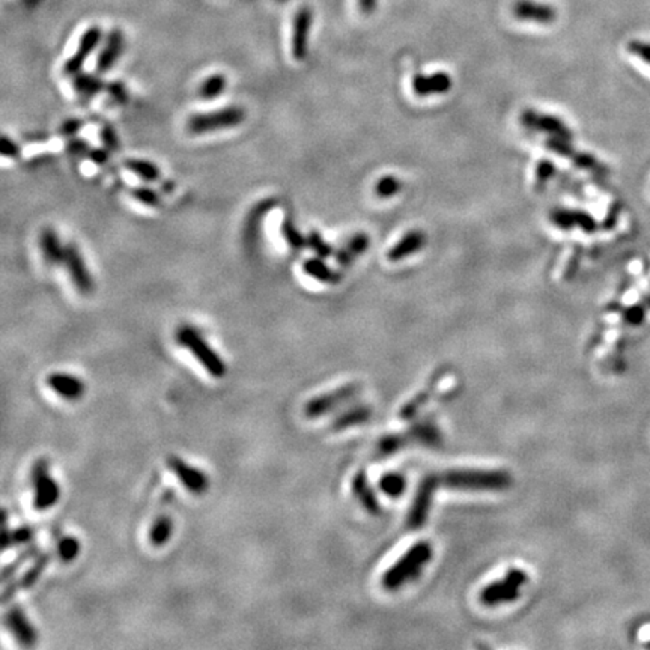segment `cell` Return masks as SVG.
Returning <instances> with one entry per match:
<instances>
[{
  "label": "cell",
  "instance_id": "cell-19",
  "mask_svg": "<svg viewBox=\"0 0 650 650\" xmlns=\"http://www.w3.org/2000/svg\"><path fill=\"white\" fill-rule=\"evenodd\" d=\"M512 14L516 20L539 24H551L557 20L556 8L535 0H516L512 6Z\"/></svg>",
  "mask_w": 650,
  "mask_h": 650
},
{
  "label": "cell",
  "instance_id": "cell-11",
  "mask_svg": "<svg viewBox=\"0 0 650 650\" xmlns=\"http://www.w3.org/2000/svg\"><path fill=\"white\" fill-rule=\"evenodd\" d=\"M521 124L527 130H533L539 132H545L552 137H561L566 140H572L574 135L571 128L566 125L559 116L548 115V113H539L536 110H528L521 113Z\"/></svg>",
  "mask_w": 650,
  "mask_h": 650
},
{
  "label": "cell",
  "instance_id": "cell-4",
  "mask_svg": "<svg viewBox=\"0 0 650 650\" xmlns=\"http://www.w3.org/2000/svg\"><path fill=\"white\" fill-rule=\"evenodd\" d=\"M247 113L241 106H226L212 112H202L188 116L186 128L193 136L211 135L215 131L232 130L244 124Z\"/></svg>",
  "mask_w": 650,
  "mask_h": 650
},
{
  "label": "cell",
  "instance_id": "cell-17",
  "mask_svg": "<svg viewBox=\"0 0 650 650\" xmlns=\"http://www.w3.org/2000/svg\"><path fill=\"white\" fill-rule=\"evenodd\" d=\"M124 48H125V36L124 32L120 29H112L107 33L103 48L98 53V57H96L95 68L98 71V74H106V72L110 71L120 59V56L124 55Z\"/></svg>",
  "mask_w": 650,
  "mask_h": 650
},
{
  "label": "cell",
  "instance_id": "cell-33",
  "mask_svg": "<svg viewBox=\"0 0 650 650\" xmlns=\"http://www.w3.org/2000/svg\"><path fill=\"white\" fill-rule=\"evenodd\" d=\"M130 196L136 202H139L140 205H143V207H148V208H159L163 202L160 193L148 186L132 187L130 190Z\"/></svg>",
  "mask_w": 650,
  "mask_h": 650
},
{
  "label": "cell",
  "instance_id": "cell-49",
  "mask_svg": "<svg viewBox=\"0 0 650 650\" xmlns=\"http://www.w3.org/2000/svg\"><path fill=\"white\" fill-rule=\"evenodd\" d=\"M86 159L96 166H104L110 160V151L107 148H91L86 154Z\"/></svg>",
  "mask_w": 650,
  "mask_h": 650
},
{
  "label": "cell",
  "instance_id": "cell-16",
  "mask_svg": "<svg viewBox=\"0 0 650 650\" xmlns=\"http://www.w3.org/2000/svg\"><path fill=\"white\" fill-rule=\"evenodd\" d=\"M47 387L50 389L55 394H57L60 399L68 402H77L80 401L83 394L86 393V385L76 377L69 375L65 372H53L45 378Z\"/></svg>",
  "mask_w": 650,
  "mask_h": 650
},
{
  "label": "cell",
  "instance_id": "cell-18",
  "mask_svg": "<svg viewBox=\"0 0 650 650\" xmlns=\"http://www.w3.org/2000/svg\"><path fill=\"white\" fill-rule=\"evenodd\" d=\"M50 560H52L50 552H40L38 556H36V559L33 560L30 568L20 576L18 581H12V580L8 581V586L5 587L4 595H2L4 604H6V602L18 592V590H29L36 583H38L48 563H50Z\"/></svg>",
  "mask_w": 650,
  "mask_h": 650
},
{
  "label": "cell",
  "instance_id": "cell-28",
  "mask_svg": "<svg viewBox=\"0 0 650 650\" xmlns=\"http://www.w3.org/2000/svg\"><path fill=\"white\" fill-rule=\"evenodd\" d=\"M173 535V520L169 515H159L149 528V544L154 548H163Z\"/></svg>",
  "mask_w": 650,
  "mask_h": 650
},
{
  "label": "cell",
  "instance_id": "cell-1",
  "mask_svg": "<svg viewBox=\"0 0 650 650\" xmlns=\"http://www.w3.org/2000/svg\"><path fill=\"white\" fill-rule=\"evenodd\" d=\"M440 486L461 491H501L511 485V476L489 469H450L437 474Z\"/></svg>",
  "mask_w": 650,
  "mask_h": 650
},
{
  "label": "cell",
  "instance_id": "cell-22",
  "mask_svg": "<svg viewBox=\"0 0 650 650\" xmlns=\"http://www.w3.org/2000/svg\"><path fill=\"white\" fill-rule=\"evenodd\" d=\"M453 86L452 77L444 71L433 72L431 76L417 74L413 79V91L420 98H426L429 95L447 93Z\"/></svg>",
  "mask_w": 650,
  "mask_h": 650
},
{
  "label": "cell",
  "instance_id": "cell-37",
  "mask_svg": "<svg viewBox=\"0 0 650 650\" xmlns=\"http://www.w3.org/2000/svg\"><path fill=\"white\" fill-rule=\"evenodd\" d=\"M36 556H38V547H29L28 549H24V552H21L14 561L8 563L4 568V571H2L4 583L11 581L12 576L17 574V571L21 568V566L26 561H29L32 557H36Z\"/></svg>",
  "mask_w": 650,
  "mask_h": 650
},
{
  "label": "cell",
  "instance_id": "cell-36",
  "mask_svg": "<svg viewBox=\"0 0 650 650\" xmlns=\"http://www.w3.org/2000/svg\"><path fill=\"white\" fill-rule=\"evenodd\" d=\"M401 190H402V181L393 175H385L380 178V181L375 184V193H377V196L381 199L394 198L396 195H399Z\"/></svg>",
  "mask_w": 650,
  "mask_h": 650
},
{
  "label": "cell",
  "instance_id": "cell-5",
  "mask_svg": "<svg viewBox=\"0 0 650 650\" xmlns=\"http://www.w3.org/2000/svg\"><path fill=\"white\" fill-rule=\"evenodd\" d=\"M30 479L33 488V509L38 512H45L55 508L60 500V486L50 473V464L44 457L35 461Z\"/></svg>",
  "mask_w": 650,
  "mask_h": 650
},
{
  "label": "cell",
  "instance_id": "cell-20",
  "mask_svg": "<svg viewBox=\"0 0 650 650\" xmlns=\"http://www.w3.org/2000/svg\"><path fill=\"white\" fill-rule=\"evenodd\" d=\"M549 220L560 231H572L574 227H580L586 234H593L598 229V223L592 215L576 210L556 208L551 211Z\"/></svg>",
  "mask_w": 650,
  "mask_h": 650
},
{
  "label": "cell",
  "instance_id": "cell-2",
  "mask_svg": "<svg viewBox=\"0 0 650 650\" xmlns=\"http://www.w3.org/2000/svg\"><path fill=\"white\" fill-rule=\"evenodd\" d=\"M432 559V547L426 540L417 542L382 575V587L396 590L413 581Z\"/></svg>",
  "mask_w": 650,
  "mask_h": 650
},
{
  "label": "cell",
  "instance_id": "cell-30",
  "mask_svg": "<svg viewBox=\"0 0 650 650\" xmlns=\"http://www.w3.org/2000/svg\"><path fill=\"white\" fill-rule=\"evenodd\" d=\"M124 167L139 179L144 181V183H159L161 179L160 167L149 160L128 159L124 161Z\"/></svg>",
  "mask_w": 650,
  "mask_h": 650
},
{
  "label": "cell",
  "instance_id": "cell-29",
  "mask_svg": "<svg viewBox=\"0 0 650 650\" xmlns=\"http://www.w3.org/2000/svg\"><path fill=\"white\" fill-rule=\"evenodd\" d=\"M227 89V77L222 72H214V74L203 79L198 88V96L202 101H214L226 92Z\"/></svg>",
  "mask_w": 650,
  "mask_h": 650
},
{
  "label": "cell",
  "instance_id": "cell-34",
  "mask_svg": "<svg viewBox=\"0 0 650 650\" xmlns=\"http://www.w3.org/2000/svg\"><path fill=\"white\" fill-rule=\"evenodd\" d=\"M80 549V540L76 536H62L57 542L56 554L64 563H71L79 557Z\"/></svg>",
  "mask_w": 650,
  "mask_h": 650
},
{
  "label": "cell",
  "instance_id": "cell-13",
  "mask_svg": "<svg viewBox=\"0 0 650 650\" xmlns=\"http://www.w3.org/2000/svg\"><path fill=\"white\" fill-rule=\"evenodd\" d=\"M4 622L11 635L16 638V642L20 646L33 647L36 642H38V632H36L21 607L11 605L5 612Z\"/></svg>",
  "mask_w": 650,
  "mask_h": 650
},
{
  "label": "cell",
  "instance_id": "cell-10",
  "mask_svg": "<svg viewBox=\"0 0 650 650\" xmlns=\"http://www.w3.org/2000/svg\"><path fill=\"white\" fill-rule=\"evenodd\" d=\"M103 41V29L100 26H91L86 30L83 32L80 36V41L77 45L76 53L69 56L67 59V62L64 64V74L65 76H76L77 72H80L86 64V60L89 56L96 50Z\"/></svg>",
  "mask_w": 650,
  "mask_h": 650
},
{
  "label": "cell",
  "instance_id": "cell-32",
  "mask_svg": "<svg viewBox=\"0 0 650 650\" xmlns=\"http://www.w3.org/2000/svg\"><path fill=\"white\" fill-rule=\"evenodd\" d=\"M370 417L369 408L365 406H357L353 409H348V411L342 413L339 417H336L331 423L333 431H345L348 428H353L355 425L365 423V421Z\"/></svg>",
  "mask_w": 650,
  "mask_h": 650
},
{
  "label": "cell",
  "instance_id": "cell-51",
  "mask_svg": "<svg viewBox=\"0 0 650 650\" xmlns=\"http://www.w3.org/2000/svg\"><path fill=\"white\" fill-rule=\"evenodd\" d=\"M378 0H358V8L365 16H370L377 9Z\"/></svg>",
  "mask_w": 650,
  "mask_h": 650
},
{
  "label": "cell",
  "instance_id": "cell-12",
  "mask_svg": "<svg viewBox=\"0 0 650 650\" xmlns=\"http://www.w3.org/2000/svg\"><path fill=\"white\" fill-rule=\"evenodd\" d=\"M277 205L274 198H265L256 202L246 214V219L243 223V244L247 249H253L256 246L261 236L262 224L265 217H267Z\"/></svg>",
  "mask_w": 650,
  "mask_h": 650
},
{
  "label": "cell",
  "instance_id": "cell-6",
  "mask_svg": "<svg viewBox=\"0 0 650 650\" xmlns=\"http://www.w3.org/2000/svg\"><path fill=\"white\" fill-rule=\"evenodd\" d=\"M528 576L521 569H511L501 580L488 584L480 592V602L486 607H497L509 604L521 595V588L527 583Z\"/></svg>",
  "mask_w": 650,
  "mask_h": 650
},
{
  "label": "cell",
  "instance_id": "cell-25",
  "mask_svg": "<svg viewBox=\"0 0 650 650\" xmlns=\"http://www.w3.org/2000/svg\"><path fill=\"white\" fill-rule=\"evenodd\" d=\"M35 527L29 524L18 525L11 530L8 527V512L6 509H4V551H8L9 548L29 545L35 537Z\"/></svg>",
  "mask_w": 650,
  "mask_h": 650
},
{
  "label": "cell",
  "instance_id": "cell-3",
  "mask_svg": "<svg viewBox=\"0 0 650 650\" xmlns=\"http://www.w3.org/2000/svg\"><path fill=\"white\" fill-rule=\"evenodd\" d=\"M175 339L179 346L187 349V351L199 361V365L207 370L212 378H224L227 372L224 360L198 330L188 327V325H184V327H179L176 330Z\"/></svg>",
  "mask_w": 650,
  "mask_h": 650
},
{
  "label": "cell",
  "instance_id": "cell-14",
  "mask_svg": "<svg viewBox=\"0 0 650 650\" xmlns=\"http://www.w3.org/2000/svg\"><path fill=\"white\" fill-rule=\"evenodd\" d=\"M313 23V12L309 6H301L294 17L291 53L297 62H303L309 52V35Z\"/></svg>",
  "mask_w": 650,
  "mask_h": 650
},
{
  "label": "cell",
  "instance_id": "cell-35",
  "mask_svg": "<svg viewBox=\"0 0 650 650\" xmlns=\"http://www.w3.org/2000/svg\"><path fill=\"white\" fill-rule=\"evenodd\" d=\"M354 492H355V496L358 497V500L361 501V504L365 506L366 509H369L370 512H373L377 509V498L375 496H373L369 485H367V480L365 477L363 473H360L355 479H354Z\"/></svg>",
  "mask_w": 650,
  "mask_h": 650
},
{
  "label": "cell",
  "instance_id": "cell-7",
  "mask_svg": "<svg viewBox=\"0 0 650 650\" xmlns=\"http://www.w3.org/2000/svg\"><path fill=\"white\" fill-rule=\"evenodd\" d=\"M358 392H360V384L349 382V384L341 385V387H337L331 392L315 396L313 399H310L306 404L304 414L309 418H319L325 414L334 411L336 408H339L348 401L354 399V396H357Z\"/></svg>",
  "mask_w": 650,
  "mask_h": 650
},
{
  "label": "cell",
  "instance_id": "cell-8",
  "mask_svg": "<svg viewBox=\"0 0 650 650\" xmlns=\"http://www.w3.org/2000/svg\"><path fill=\"white\" fill-rule=\"evenodd\" d=\"M64 267L67 270V274L69 277L71 283L74 285L76 291L83 295L88 297L93 292V279L92 274L88 268L86 261H84L80 249L74 243H68L65 247V259H64Z\"/></svg>",
  "mask_w": 650,
  "mask_h": 650
},
{
  "label": "cell",
  "instance_id": "cell-23",
  "mask_svg": "<svg viewBox=\"0 0 650 650\" xmlns=\"http://www.w3.org/2000/svg\"><path fill=\"white\" fill-rule=\"evenodd\" d=\"M428 243V236L423 231H418V229H414V231L406 232L397 243L389 250L387 253V259L392 262H399L404 261L409 256L416 255L417 251L421 249H425Z\"/></svg>",
  "mask_w": 650,
  "mask_h": 650
},
{
  "label": "cell",
  "instance_id": "cell-40",
  "mask_svg": "<svg viewBox=\"0 0 650 650\" xmlns=\"http://www.w3.org/2000/svg\"><path fill=\"white\" fill-rule=\"evenodd\" d=\"M106 92L108 96H110V100H113L116 104H127L130 100V93H128V89L124 81H119V80L108 81L106 86Z\"/></svg>",
  "mask_w": 650,
  "mask_h": 650
},
{
  "label": "cell",
  "instance_id": "cell-27",
  "mask_svg": "<svg viewBox=\"0 0 650 650\" xmlns=\"http://www.w3.org/2000/svg\"><path fill=\"white\" fill-rule=\"evenodd\" d=\"M71 86L83 98H93L95 95L106 91L107 83L98 74H88V72H77L72 76Z\"/></svg>",
  "mask_w": 650,
  "mask_h": 650
},
{
  "label": "cell",
  "instance_id": "cell-53",
  "mask_svg": "<svg viewBox=\"0 0 650 650\" xmlns=\"http://www.w3.org/2000/svg\"><path fill=\"white\" fill-rule=\"evenodd\" d=\"M647 647H650V642H649V643H647Z\"/></svg>",
  "mask_w": 650,
  "mask_h": 650
},
{
  "label": "cell",
  "instance_id": "cell-42",
  "mask_svg": "<svg viewBox=\"0 0 650 650\" xmlns=\"http://www.w3.org/2000/svg\"><path fill=\"white\" fill-rule=\"evenodd\" d=\"M84 124H86V122H84L81 118H67L65 120H62V122H60V125L57 128V135L62 136V137H67V139L76 137L77 132H80L81 128L84 127Z\"/></svg>",
  "mask_w": 650,
  "mask_h": 650
},
{
  "label": "cell",
  "instance_id": "cell-39",
  "mask_svg": "<svg viewBox=\"0 0 650 650\" xmlns=\"http://www.w3.org/2000/svg\"><path fill=\"white\" fill-rule=\"evenodd\" d=\"M381 489L390 497H399L405 489V479L401 474H387L381 479Z\"/></svg>",
  "mask_w": 650,
  "mask_h": 650
},
{
  "label": "cell",
  "instance_id": "cell-46",
  "mask_svg": "<svg viewBox=\"0 0 650 650\" xmlns=\"http://www.w3.org/2000/svg\"><path fill=\"white\" fill-rule=\"evenodd\" d=\"M628 50L631 55H634L638 59H642L644 64L650 67V42L631 41L628 44Z\"/></svg>",
  "mask_w": 650,
  "mask_h": 650
},
{
  "label": "cell",
  "instance_id": "cell-21",
  "mask_svg": "<svg viewBox=\"0 0 650 650\" xmlns=\"http://www.w3.org/2000/svg\"><path fill=\"white\" fill-rule=\"evenodd\" d=\"M65 247L53 227L47 226L40 234V250L44 263L48 268H57L64 265Z\"/></svg>",
  "mask_w": 650,
  "mask_h": 650
},
{
  "label": "cell",
  "instance_id": "cell-45",
  "mask_svg": "<svg viewBox=\"0 0 650 650\" xmlns=\"http://www.w3.org/2000/svg\"><path fill=\"white\" fill-rule=\"evenodd\" d=\"M556 173V166L549 160H542L536 167V183L539 187H544L548 181Z\"/></svg>",
  "mask_w": 650,
  "mask_h": 650
},
{
  "label": "cell",
  "instance_id": "cell-47",
  "mask_svg": "<svg viewBox=\"0 0 650 650\" xmlns=\"http://www.w3.org/2000/svg\"><path fill=\"white\" fill-rule=\"evenodd\" d=\"M574 163L576 166H580L583 169H588V171H598V172H602L604 171V166H602L593 155H588V154H576L574 156Z\"/></svg>",
  "mask_w": 650,
  "mask_h": 650
},
{
  "label": "cell",
  "instance_id": "cell-26",
  "mask_svg": "<svg viewBox=\"0 0 650 650\" xmlns=\"http://www.w3.org/2000/svg\"><path fill=\"white\" fill-rule=\"evenodd\" d=\"M304 274L312 277L313 280L325 285H337L341 282V274L336 273L331 267L322 261V258H309L301 265Z\"/></svg>",
  "mask_w": 650,
  "mask_h": 650
},
{
  "label": "cell",
  "instance_id": "cell-31",
  "mask_svg": "<svg viewBox=\"0 0 650 650\" xmlns=\"http://www.w3.org/2000/svg\"><path fill=\"white\" fill-rule=\"evenodd\" d=\"M280 231H282V236L285 239V243L291 250L301 251L307 247V236L303 235V232L300 231L291 217H285L282 226H280Z\"/></svg>",
  "mask_w": 650,
  "mask_h": 650
},
{
  "label": "cell",
  "instance_id": "cell-44",
  "mask_svg": "<svg viewBox=\"0 0 650 650\" xmlns=\"http://www.w3.org/2000/svg\"><path fill=\"white\" fill-rule=\"evenodd\" d=\"M0 154H2L4 159L17 160L21 155V148L16 140H12L6 135H4L2 140H0Z\"/></svg>",
  "mask_w": 650,
  "mask_h": 650
},
{
  "label": "cell",
  "instance_id": "cell-41",
  "mask_svg": "<svg viewBox=\"0 0 650 650\" xmlns=\"http://www.w3.org/2000/svg\"><path fill=\"white\" fill-rule=\"evenodd\" d=\"M100 139L104 144V148H107L110 152H118L120 149V140L116 130L110 124H104L100 128Z\"/></svg>",
  "mask_w": 650,
  "mask_h": 650
},
{
  "label": "cell",
  "instance_id": "cell-43",
  "mask_svg": "<svg viewBox=\"0 0 650 650\" xmlns=\"http://www.w3.org/2000/svg\"><path fill=\"white\" fill-rule=\"evenodd\" d=\"M571 140H566L561 137H551L547 140V148L551 149L552 152H556L557 155L564 156V159H574L576 152L574 151L572 144L569 143Z\"/></svg>",
  "mask_w": 650,
  "mask_h": 650
},
{
  "label": "cell",
  "instance_id": "cell-52",
  "mask_svg": "<svg viewBox=\"0 0 650 650\" xmlns=\"http://www.w3.org/2000/svg\"><path fill=\"white\" fill-rule=\"evenodd\" d=\"M277 2H282V4H285V2H287V0H277Z\"/></svg>",
  "mask_w": 650,
  "mask_h": 650
},
{
  "label": "cell",
  "instance_id": "cell-24",
  "mask_svg": "<svg viewBox=\"0 0 650 650\" xmlns=\"http://www.w3.org/2000/svg\"><path fill=\"white\" fill-rule=\"evenodd\" d=\"M369 247H370L369 235L365 232H358L349 238L341 250H337L336 262L339 263L341 267H348V265H351L357 258L365 255Z\"/></svg>",
  "mask_w": 650,
  "mask_h": 650
},
{
  "label": "cell",
  "instance_id": "cell-9",
  "mask_svg": "<svg viewBox=\"0 0 650 650\" xmlns=\"http://www.w3.org/2000/svg\"><path fill=\"white\" fill-rule=\"evenodd\" d=\"M166 464L169 469H171L176 476V479L181 481V485H183L190 494H193V496H202V494L208 491L210 477L207 473H203L200 468L188 464L178 455L167 456Z\"/></svg>",
  "mask_w": 650,
  "mask_h": 650
},
{
  "label": "cell",
  "instance_id": "cell-48",
  "mask_svg": "<svg viewBox=\"0 0 650 650\" xmlns=\"http://www.w3.org/2000/svg\"><path fill=\"white\" fill-rule=\"evenodd\" d=\"M91 149L89 147V143L86 140H83V139H77V137H71L67 143V151L72 155H77V156H86L88 151Z\"/></svg>",
  "mask_w": 650,
  "mask_h": 650
},
{
  "label": "cell",
  "instance_id": "cell-50",
  "mask_svg": "<svg viewBox=\"0 0 650 650\" xmlns=\"http://www.w3.org/2000/svg\"><path fill=\"white\" fill-rule=\"evenodd\" d=\"M625 319L632 325H640L644 319V309L642 306H634L628 309L625 313Z\"/></svg>",
  "mask_w": 650,
  "mask_h": 650
},
{
  "label": "cell",
  "instance_id": "cell-38",
  "mask_svg": "<svg viewBox=\"0 0 650 650\" xmlns=\"http://www.w3.org/2000/svg\"><path fill=\"white\" fill-rule=\"evenodd\" d=\"M307 247L312 249V251L315 253L318 258L327 259L333 256V247L322 238V235L318 231H310L307 235Z\"/></svg>",
  "mask_w": 650,
  "mask_h": 650
},
{
  "label": "cell",
  "instance_id": "cell-15",
  "mask_svg": "<svg viewBox=\"0 0 650 650\" xmlns=\"http://www.w3.org/2000/svg\"><path fill=\"white\" fill-rule=\"evenodd\" d=\"M437 474H431L420 481L417 494L413 501V508L408 513V524L413 528L420 527L426 521L428 512L431 509V503L433 498V492L438 488Z\"/></svg>",
  "mask_w": 650,
  "mask_h": 650
}]
</instances>
